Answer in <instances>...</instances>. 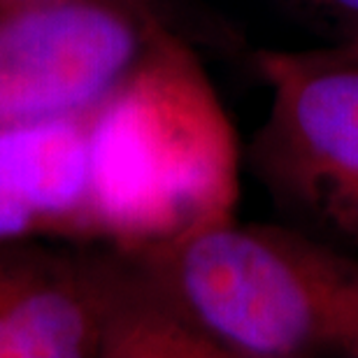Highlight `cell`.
<instances>
[{"mask_svg": "<svg viewBox=\"0 0 358 358\" xmlns=\"http://www.w3.org/2000/svg\"><path fill=\"white\" fill-rule=\"evenodd\" d=\"M145 35L124 7L70 0L0 24V128L98 107L138 73Z\"/></svg>", "mask_w": 358, "mask_h": 358, "instance_id": "obj_4", "label": "cell"}, {"mask_svg": "<svg viewBox=\"0 0 358 358\" xmlns=\"http://www.w3.org/2000/svg\"><path fill=\"white\" fill-rule=\"evenodd\" d=\"M319 21H326L342 33V42L358 40V0H279Z\"/></svg>", "mask_w": 358, "mask_h": 358, "instance_id": "obj_6", "label": "cell"}, {"mask_svg": "<svg viewBox=\"0 0 358 358\" xmlns=\"http://www.w3.org/2000/svg\"><path fill=\"white\" fill-rule=\"evenodd\" d=\"M233 140L210 89L179 52H163L91 117V226L159 247L231 217Z\"/></svg>", "mask_w": 358, "mask_h": 358, "instance_id": "obj_2", "label": "cell"}, {"mask_svg": "<svg viewBox=\"0 0 358 358\" xmlns=\"http://www.w3.org/2000/svg\"><path fill=\"white\" fill-rule=\"evenodd\" d=\"M131 300L98 286L0 279V358H66L110 349Z\"/></svg>", "mask_w": 358, "mask_h": 358, "instance_id": "obj_5", "label": "cell"}, {"mask_svg": "<svg viewBox=\"0 0 358 358\" xmlns=\"http://www.w3.org/2000/svg\"><path fill=\"white\" fill-rule=\"evenodd\" d=\"M331 54L335 56H342V59L347 61H356L358 63V40H352V42H340V45H335L328 49Z\"/></svg>", "mask_w": 358, "mask_h": 358, "instance_id": "obj_7", "label": "cell"}, {"mask_svg": "<svg viewBox=\"0 0 358 358\" xmlns=\"http://www.w3.org/2000/svg\"><path fill=\"white\" fill-rule=\"evenodd\" d=\"M270 110L249 163L300 231L358 252V63L324 52H263Z\"/></svg>", "mask_w": 358, "mask_h": 358, "instance_id": "obj_3", "label": "cell"}, {"mask_svg": "<svg viewBox=\"0 0 358 358\" xmlns=\"http://www.w3.org/2000/svg\"><path fill=\"white\" fill-rule=\"evenodd\" d=\"M154 249L159 291L219 356L358 358V259L347 249L231 217Z\"/></svg>", "mask_w": 358, "mask_h": 358, "instance_id": "obj_1", "label": "cell"}]
</instances>
